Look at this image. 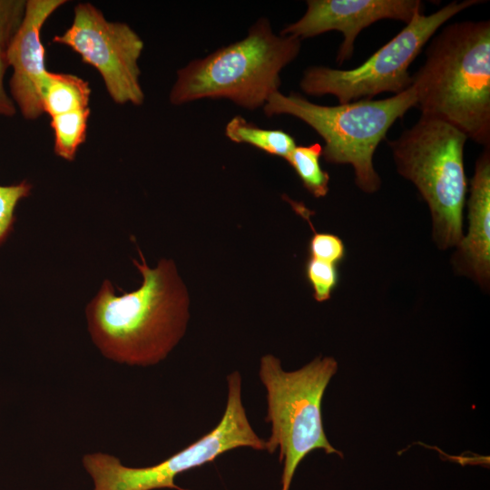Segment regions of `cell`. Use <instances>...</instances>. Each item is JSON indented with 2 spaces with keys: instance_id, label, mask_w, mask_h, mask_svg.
<instances>
[{
  "instance_id": "6da1fadb",
  "label": "cell",
  "mask_w": 490,
  "mask_h": 490,
  "mask_svg": "<svg viewBox=\"0 0 490 490\" xmlns=\"http://www.w3.org/2000/svg\"><path fill=\"white\" fill-rule=\"evenodd\" d=\"M138 252L142 262L132 261L142 285L118 296L105 279L86 317L92 339L105 358L147 367L163 360L185 334L190 300L173 260L162 259L152 269Z\"/></svg>"
},
{
  "instance_id": "7a4b0ae2",
  "label": "cell",
  "mask_w": 490,
  "mask_h": 490,
  "mask_svg": "<svg viewBox=\"0 0 490 490\" xmlns=\"http://www.w3.org/2000/svg\"><path fill=\"white\" fill-rule=\"evenodd\" d=\"M412 75L421 116L445 122L490 147V22L447 24Z\"/></svg>"
},
{
  "instance_id": "3957f363",
  "label": "cell",
  "mask_w": 490,
  "mask_h": 490,
  "mask_svg": "<svg viewBox=\"0 0 490 490\" xmlns=\"http://www.w3.org/2000/svg\"><path fill=\"white\" fill-rule=\"evenodd\" d=\"M301 40L273 33L260 18L245 38L193 60L178 70L170 102L228 99L248 110L263 107L281 84L280 73L297 58Z\"/></svg>"
},
{
  "instance_id": "277c9868",
  "label": "cell",
  "mask_w": 490,
  "mask_h": 490,
  "mask_svg": "<svg viewBox=\"0 0 490 490\" xmlns=\"http://www.w3.org/2000/svg\"><path fill=\"white\" fill-rule=\"evenodd\" d=\"M416 105V93L411 84L386 99H361L334 106L314 103L297 93L285 95L279 91L270 96L263 111L267 116L288 114L307 123L325 142L324 160L331 164H350L356 185L366 193H374L381 186L373 165L375 151L395 122Z\"/></svg>"
},
{
  "instance_id": "5b68a950",
  "label": "cell",
  "mask_w": 490,
  "mask_h": 490,
  "mask_svg": "<svg viewBox=\"0 0 490 490\" xmlns=\"http://www.w3.org/2000/svg\"><path fill=\"white\" fill-rule=\"evenodd\" d=\"M466 140L454 126L420 116L398 138L387 141L397 172L416 187L428 205L433 239L441 250L456 246L463 237Z\"/></svg>"
},
{
  "instance_id": "8992f818",
  "label": "cell",
  "mask_w": 490,
  "mask_h": 490,
  "mask_svg": "<svg viewBox=\"0 0 490 490\" xmlns=\"http://www.w3.org/2000/svg\"><path fill=\"white\" fill-rule=\"evenodd\" d=\"M337 371L332 357L318 356L293 371L284 370L271 354L260 360L259 377L267 400L265 421L271 425L265 451H279L281 490H289L299 465L310 452L321 449L343 456L327 438L321 415L325 390Z\"/></svg>"
},
{
  "instance_id": "52a82bcc",
  "label": "cell",
  "mask_w": 490,
  "mask_h": 490,
  "mask_svg": "<svg viewBox=\"0 0 490 490\" xmlns=\"http://www.w3.org/2000/svg\"><path fill=\"white\" fill-rule=\"evenodd\" d=\"M228 396L219 424L189 446L161 463L146 467H129L114 456L96 452L83 456V466L93 481V490H154L176 485L175 477L190 469L213 461L238 447L266 449L249 422L241 399V376L233 371L227 377Z\"/></svg>"
},
{
  "instance_id": "ba28073f",
  "label": "cell",
  "mask_w": 490,
  "mask_h": 490,
  "mask_svg": "<svg viewBox=\"0 0 490 490\" xmlns=\"http://www.w3.org/2000/svg\"><path fill=\"white\" fill-rule=\"evenodd\" d=\"M481 2L454 1L427 15L417 13L396 36L358 66L348 70L307 68L299 82L300 89L313 96L334 95L338 103L373 99L383 93L398 94L411 86L409 66L437 30L456 15Z\"/></svg>"
},
{
  "instance_id": "9c48e42d",
  "label": "cell",
  "mask_w": 490,
  "mask_h": 490,
  "mask_svg": "<svg viewBox=\"0 0 490 490\" xmlns=\"http://www.w3.org/2000/svg\"><path fill=\"white\" fill-rule=\"evenodd\" d=\"M53 42L69 46L93 66L116 103L142 104L138 60L144 44L127 24L109 22L94 5L81 3L71 26Z\"/></svg>"
},
{
  "instance_id": "30bf717a",
  "label": "cell",
  "mask_w": 490,
  "mask_h": 490,
  "mask_svg": "<svg viewBox=\"0 0 490 490\" xmlns=\"http://www.w3.org/2000/svg\"><path fill=\"white\" fill-rule=\"evenodd\" d=\"M423 10L420 0H308L305 14L298 21L287 24L279 34L303 40L329 31H339L344 40L336 61L341 65L351 58L355 40L364 28L384 19L408 24Z\"/></svg>"
},
{
  "instance_id": "8fae6325",
  "label": "cell",
  "mask_w": 490,
  "mask_h": 490,
  "mask_svg": "<svg viewBox=\"0 0 490 490\" xmlns=\"http://www.w3.org/2000/svg\"><path fill=\"white\" fill-rule=\"evenodd\" d=\"M65 0H26L23 23L5 52L8 66L13 68L9 81L10 93L27 120L44 113L40 85L44 74V47L41 29L49 16Z\"/></svg>"
},
{
  "instance_id": "7c38bea8",
  "label": "cell",
  "mask_w": 490,
  "mask_h": 490,
  "mask_svg": "<svg viewBox=\"0 0 490 490\" xmlns=\"http://www.w3.org/2000/svg\"><path fill=\"white\" fill-rule=\"evenodd\" d=\"M468 231L456 246L453 266L457 274L465 275L481 288L490 283V147L475 162L470 181Z\"/></svg>"
},
{
  "instance_id": "4fadbf2b",
  "label": "cell",
  "mask_w": 490,
  "mask_h": 490,
  "mask_svg": "<svg viewBox=\"0 0 490 490\" xmlns=\"http://www.w3.org/2000/svg\"><path fill=\"white\" fill-rule=\"evenodd\" d=\"M87 81L70 74L46 72L40 85L44 113L51 117L89 107Z\"/></svg>"
},
{
  "instance_id": "5bb4252c",
  "label": "cell",
  "mask_w": 490,
  "mask_h": 490,
  "mask_svg": "<svg viewBox=\"0 0 490 490\" xmlns=\"http://www.w3.org/2000/svg\"><path fill=\"white\" fill-rule=\"evenodd\" d=\"M225 135L237 143H247L273 156L286 158L296 147L294 138L282 130L262 129L242 116L231 118L225 127Z\"/></svg>"
},
{
  "instance_id": "9a60e30c",
  "label": "cell",
  "mask_w": 490,
  "mask_h": 490,
  "mask_svg": "<svg viewBox=\"0 0 490 490\" xmlns=\"http://www.w3.org/2000/svg\"><path fill=\"white\" fill-rule=\"evenodd\" d=\"M321 144L296 145L286 158L294 169L303 186L316 198L325 197L328 192L329 174L321 168Z\"/></svg>"
},
{
  "instance_id": "2e32d148",
  "label": "cell",
  "mask_w": 490,
  "mask_h": 490,
  "mask_svg": "<svg viewBox=\"0 0 490 490\" xmlns=\"http://www.w3.org/2000/svg\"><path fill=\"white\" fill-rule=\"evenodd\" d=\"M90 108L80 109L52 117L51 126L54 135V153L74 161L79 146L86 138Z\"/></svg>"
},
{
  "instance_id": "e0dca14e",
  "label": "cell",
  "mask_w": 490,
  "mask_h": 490,
  "mask_svg": "<svg viewBox=\"0 0 490 490\" xmlns=\"http://www.w3.org/2000/svg\"><path fill=\"white\" fill-rule=\"evenodd\" d=\"M305 275L313 289L314 299L318 302L328 300L338 283L337 265L309 257Z\"/></svg>"
},
{
  "instance_id": "ac0fdd59",
  "label": "cell",
  "mask_w": 490,
  "mask_h": 490,
  "mask_svg": "<svg viewBox=\"0 0 490 490\" xmlns=\"http://www.w3.org/2000/svg\"><path fill=\"white\" fill-rule=\"evenodd\" d=\"M32 184L22 181L17 184L0 185V245L8 238L15 221V210L18 202L30 195Z\"/></svg>"
},
{
  "instance_id": "d6986e66",
  "label": "cell",
  "mask_w": 490,
  "mask_h": 490,
  "mask_svg": "<svg viewBox=\"0 0 490 490\" xmlns=\"http://www.w3.org/2000/svg\"><path fill=\"white\" fill-rule=\"evenodd\" d=\"M25 0H0V54H5L25 14Z\"/></svg>"
},
{
  "instance_id": "ffe728a7",
  "label": "cell",
  "mask_w": 490,
  "mask_h": 490,
  "mask_svg": "<svg viewBox=\"0 0 490 490\" xmlns=\"http://www.w3.org/2000/svg\"><path fill=\"white\" fill-rule=\"evenodd\" d=\"M304 215H306L311 225L307 214ZM313 232L314 234L309 242V257L336 265L341 262L346 253L345 245L342 240L332 233L317 232L314 229Z\"/></svg>"
},
{
  "instance_id": "44dd1931",
  "label": "cell",
  "mask_w": 490,
  "mask_h": 490,
  "mask_svg": "<svg viewBox=\"0 0 490 490\" xmlns=\"http://www.w3.org/2000/svg\"><path fill=\"white\" fill-rule=\"evenodd\" d=\"M8 68L5 54H0V116H13L16 113V108L13 99L7 94L4 78Z\"/></svg>"
}]
</instances>
